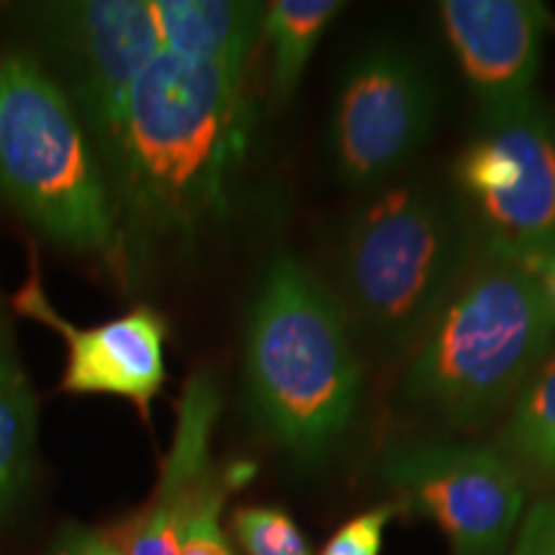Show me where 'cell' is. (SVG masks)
Returning <instances> with one entry per match:
<instances>
[{
	"instance_id": "1",
	"label": "cell",
	"mask_w": 555,
	"mask_h": 555,
	"mask_svg": "<svg viewBox=\"0 0 555 555\" xmlns=\"http://www.w3.org/2000/svg\"><path fill=\"white\" fill-rule=\"evenodd\" d=\"M247 134L245 73L159 54L99 139L121 240L185 234L219 214Z\"/></svg>"
},
{
	"instance_id": "2",
	"label": "cell",
	"mask_w": 555,
	"mask_h": 555,
	"mask_svg": "<svg viewBox=\"0 0 555 555\" xmlns=\"http://www.w3.org/2000/svg\"><path fill=\"white\" fill-rule=\"evenodd\" d=\"M555 314L535 270L478 253L414 347L406 397L448 425H481L547 360Z\"/></svg>"
},
{
	"instance_id": "3",
	"label": "cell",
	"mask_w": 555,
	"mask_h": 555,
	"mask_svg": "<svg viewBox=\"0 0 555 555\" xmlns=\"http://www.w3.org/2000/svg\"><path fill=\"white\" fill-rule=\"evenodd\" d=\"M245 373L253 409L288 453L314 461L350 427L360 363L343 309L288 255L270 266L249 311Z\"/></svg>"
},
{
	"instance_id": "4",
	"label": "cell",
	"mask_w": 555,
	"mask_h": 555,
	"mask_svg": "<svg viewBox=\"0 0 555 555\" xmlns=\"http://www.w3.org/2000/svg\"><path fill=\"white\" fill-rule=\"evenodd\" d=\"M0 196L44 237L121 260V229L73 101L29 54L0 57Z\"/></svg>"
},
{
	"instance_id": "5",
	"label": "cell",
	"mask_w": 555,
	"mask_h": 555,
	"mask_svg": "<svg viewBox=\"0 0 555 555\" xmlns=\"http://www.w3.org/2000/svg\"><path fill=\"white\" fill-rule=\"evenodd\" d=\"M474 260L455 198L399 183L360 208L343 249V283L360 322L388 350L416 347Z\"/></svg>"
},
{
	"instance_id": "6",
	"label": "cell",
	"mask_w": 555,
	"mask_h": 555,
	"mask_svg": "<svg viewBox=\"0 0 555 555\" xmlns=\"http://www.w3.org/2000/svg\"><path fill=\"white\" fill-rule=\"evenodd\" d=\"M453 180L478 253L530 270L555 253V116L535 99L483 114Z\"/></svg>"
},
{
	"instance_id": "7",
	"label": "cell",
	"mask_w": 555,
	"mask_h": 555,
	"mask_svg": "<svg viewBox=\"0 0 555 555\" xmlns=\"http://www.w3.org/2000/svg\"><path fill=\"white\" fill-rule=\"evenodd\" d=\"M437 88L404 47L373 44L347 69L332 116V159L350 189L391 178L433 134Z\"/></svg>"
},
{
	"instance_id": "8",
	"label": "cell",
	"mask_w": 555,
	"mask_h": 555,
	"mask_svg": "<svg viewBox=\"0 0 555 555\" xmlns=\"http://www.w3.org/2000/svg\"><path fill=\"white\" fill-rule=\"evenodd\" d=\"M384 478L446 532L453 555H506L525 506L519 470L470 442H412L386 455Z\"/></svg>"
},
{
	"instance_id": "9",
	"label": "cell",
	"mask_w": 555,
	"mask_h": 555,
	"mask_svg": "<svg viewBox=\"0 0 555 555\" xmlns=\"http://www.w3.org/2000/svg\"><path fill=\"white\" fill-rule=\"evenodd\" d=\"M44 37L93 129L106 134L131 88L163 54L150 0H82L41 9Z\"/></svg>"
},
{
	"instance_id": "10",
	"label": "cell",
	"mask_w": 555,
	"mask_h": 555,
	"mask_svg": "<svg viewBox=\"0 0 555 555\" xmlns=\"http://www.w3.org/2000/svg\"><path fill=\"white\" fill-rule=\"evenodd\" d=\"M13 309L54 330L67 343L62 391L116 393L134 401L144 416L150 414L152 399L165 384L168 327L163 317L147 307H139L101 327L78 330L52 307L34 255L29 278L13 296Z\"/></svg>"
},
{
	"instance_id": "11",
	"label": "cell",
	"mask_w": 555,
	"mask_h": 555,
	"mask_svg": "<svg viewBox=\"0 0 555 555\" xmlns=\"http://www.w3.org/2000/svg\"><path fill=\"white\" fill-rule=\"evenodd\" d=\"M446 37L483 114L532 99L551 13L532 0H446Z\"/></svg>"
},
{
	"instance_id": "12",
	"label": "cell",
	"mask_w": 555,
	"mask_h": 555,
	"mask_svg": "<svg viewBox=\"0 0 555 555\" xmlns=\"http://www.w3.org/2000/svg\"><path fill=\"white\" fill-rule=\"evenodd\" d=\"M219 409L217 380L208 373L193 376L180 399L176 437L159 470L155 494L119 532H114L124 555H178L180 525L196 491L214 474L211 433Z\"/></svg>"
},
{
	"instance_id": "13",
	"label": "cell",
	"mask_w": 555,
	"mask_h": 555,
	"mask_svg": "<svg viewBox=\"0 0 555 555\" xmlns=\"http://www.w3.org/2000/svg\"><path fill=\"white\" fill-rule=\"evenodd\" d=\"M163 50L245 73L266 9L234 0H152Z\"/></svg>"
},
{
	"instance_id": "14",
	"label": "cell",
	"mask_w": 555,
	"mask_h": 555,
	"mask_svg": "<svg viewBox=\"0 0 555 555\" xmlns=\"http://www.w3.org/2000/svg\"><path fill=\"white\" fill-rule=\"evenodd\" d=\"M37 404L0 314V519L11 512L31 474Z\"/></svg>"
},
{
	"instance_id": "15",
	"label": "cell",
	"mask_w": 555,
	"mask_h": 555,
	"mask_svg": "<svg viewBox=\"0 0 555 555\" xmlns=\"http://www.w3.org/2000/svg\"><path fill=\"white\" fill-rule=\"evenodd\" d=\"M343 11L335 0H275L266 9L262 31L273 50V90L278 101H288L319 37Z\"/></svg>"
},
{
	"instance_id": "16",
	"label": "cell",
	"mask_w": 555,
	"mask_h": 555,
	"mask_svg": "<svg viewBox=\"0 0 555 555\" xmlns=\"http://www.w3.org/2000/svg\"><path fill=\"white\" fill-rule=\"evenodd\" d=\"M504 450L555 478V356L522 388L502 435Z\"/></svg>"
},
{
	"instance_id": "17",
	"label": "cell",
	"mask_w": 555,
	"mask_h": 555,
	"mask_svg": "<svg viewBox=\"0 0 555 555\" xmlns=\"http://www.w3.org/2000/svg\"><path fill=\"white\" fill-rule=\"evenodd\" d=\"M229 486H232L229 476H219L214 470L196 491L189 515L180 525L178 555H237L221 527V509H224Z\"/></svg>"
},
{
	"instance_id": "18",
	"label": "cell",
	"mask_w": 555,
	"mask_h": 555,
	"mask_svg": "<svg viewBox=\"0 0 555 555\" xmlns=\"http://www.w3.org/2000/svg\"><path fill=\"white\" fill-rule=\"evenodd\" d=\"M232 530L247 555H311L298 525L275 506H245L234 515Z\"/></svg>"
},
{
	"instance_id": "19",
	"label": "cell",
	"mask_w": 555,
	"mask_h": 555,
	"mask_svg": "<svg viewBox=\"0 0 555 555\" xmlns=\"http://www.w3.org/2000/svg\"><path fill=\"white\" fill-rule=\"evenodd\" d=\"M393 506H376L363 515L352 517L327 540L319 555H380L384 532L393 517Z\"/></svg>"
},
{
	"instance_id": "20",
	"label": "cell",
	"mask_w": 555,
	"mask_h": 555,
	"mask_svg": "<svg viewBox=\"0 0 555 555\" xmlns=\"http://www.w3.org/2000/svg\"><path fill=\"white\" fill-rule=\"evenodd\" d=\"M509 555H555V499H543L527 512Z\"/></svg>"
},
{
	"instance_id": "21",
	"label": "cell",
	"mask_w": 555,
	"mask_h": 555,
	"mask_svg": "<svg viewBox=\"0 0 555 555\" xmlns=\"http://www.w3.org/2000/svg\"><path fill=\"white\" fill-rule=\"evenodd\" d=\"M50 555H124V551L114 532L65 530Z\"/></svg>"
},
{
	"instance_id": "22",
	"label": "cell",
	"mask_w": 555,
	"mask_h": 555,
	"mask_svg": "<svg viewBox=\"0 0 555 555\" xmlns=\"http://www.w3.org/2000/svg\"><path fill=\"white\" fill-rule=\"evenodd\" d=\"M535 275L540 278V286H543L547 304H551V309L555 314V253L547 255V258L540 262Z\"/></svg>"
}]
</instances>
